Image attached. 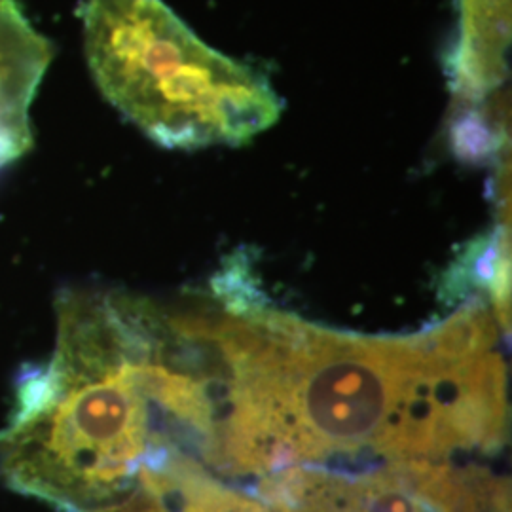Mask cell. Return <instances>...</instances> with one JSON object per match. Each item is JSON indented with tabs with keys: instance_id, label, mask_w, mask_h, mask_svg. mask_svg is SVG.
<instances>
[{
	"instance_id": "5b68a950",
	"label": "cell",
	"mask_w": 512,
	"mask_h": 512,
	"mask_svg": "<svg viewBox=\"0 0 512 512\" xmlns=\"http://www.w3.org/2000/svg\"><path fill=\"white\" fill-rule=\"evenodd\" d=\"M52 61V46L16 0H0V169L31 145V105Z\"/></svg>"
},
{
	"instance_id": "3957f363",
	"label": "cell",
	"mask_w": 512,
	"mask_h": 512,
	"mask_svg": "<svg viewBox=\"0 0 512 512\" xmlns=\"http://www.w3.org/2000/svg\"><path fill=\"white\" fill-rule=\"evenodd\" d=\"M84 44L97 88L160 147H236L281 116L264 74L207 46L164 0H88Z\"/></svg>"
},
{
	"instance_id": "7a4b0ae2",
	"label": "cell",
	"mask_w": 512,
	"mask_h": 512,
	"mask_svg": "<svg viewBox=\"0 0 512 512\" xmlns=\"http://www.w3.org/2000/svg\"><path fill=\"white\" fill-rule=\"evenodd\" d=\"M167 313L126 294L65 291L46 363L19 376L0 429L8 488L61 512L129 494L148 459L177 448L162 406Z\"/></svg>"
},
{
	"instance_id": "8992f818",
	"label": "cell",
	"mask_w": 512,
	"mask_h": 512,
	"mask_svg": "<svg viewBox=\"0 0 512 512\" xmlns=\"http://www.w3.org/2000/svg\"><path fill=\"white\" fill-rule=\"evenodd\" d=\"M139 482L169 497L181 512H274L209 475L202 463L181 450H169L145 467Z\"/></svg>"
},
{
	"instance_id": "6da1fadb",
	"label": "cell",
	"mask_w": 512,
	"mask_h": 512,
	"mask_svg": "<svg viewBox=\"0 0 512 512\" xmlns=\"http://www.w3.org/2000/svg\"><path fill=\"white\" fill-rule=\"evenodd\" d=\"M198 327L213 357L205 461L222 471L440 463L505 444V365L480 298L412 336L348 334L268 306L198 311Z\"/></svg>"
},
{
	"instance_id": "277c9868",
	"label": "cell",
	"mask_w": 512,
	"mask_h": 512,
	"mask_svg": "<svg viewBox=\"0 0 512 512\" xmlns=\"http://www.w3.org/2000/svg\"><path fill=\"white\" fill-rule=\"evenodd\" d=\"M511 0H459V38L446 73L456 116L482 114L507 122L503 86L509 76Z\"/></svg>"
},
{
	"instance_id": "52a82bcc",
	"label": "cell",
	"mask_w": 512,
	"mask_h": 512,
	"mask_svg": "<svg viewBox=\"0 0 512 512\" xmlns=\"http://www.w3.org/2000/svg\"><path fill=\"white\" fill-rule=\"evenodd\" d=\"M475 291L492 296L499 321L509 325L511 298V232L509 224L471 241L442 279V293L448 300H458Z\"/></svg>"
}]
</instances>
